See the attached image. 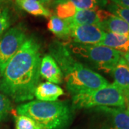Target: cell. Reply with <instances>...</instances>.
Masks as SVG:
<instances>
[{
  "label": "cell",
  "instance_id": "6da1fadb",
  "mask_svg": "<svg viewBox=\"0 0 129 129\" xmlns=\"http://www.w3.org/2000/svg\"><path fill=\"white\" fill-rule=\"evenodd\" d=\"M41 60L40 43L27 37L0 77V90L17 103L32 100L40 78Z\"/></svg>",
  "mask_w": 129,
  "mask_h": 129
},
{
  "label": "cell",
  "instance_id": "7a4b0ae2",
  "mask_svg": "<svg viewBox=\"0 0 129 129\" xmlns=\"http://www.w3.org/2000/svg\"><path fill=\"white\" fill-rule=\"evenodd\" d=\"M50 50L63 74L67 90L73 95L97 90L109 84L100 74L73 58L65 44L54 42Z\"/></svg>",
  "mask_w": 129,
  "mask_h": 129
},
{
  "label": "cell",
  "instance_id": "3957f363",
  "mask_svg": "<svg viewBox=\"0 0 129 129\" xmlns=\"http://www.w3.org/2000/svg\"><path fill=\"white\" fill-rule=\"evenodd\" d=\"M16 111L31 118L42 129H64L71 117L69 106L62 101H32L17 106Z\"/></svg>",
  "mask_w": 129,
  "mask_h": 129
},
{
  "label": "cell",
  "instance_id": "277c9868",
  "mask_svg": "<svg viewBox=\"0 0 129 129\" xmlns=\"http://www.w3.org/2000/svg\"><path fill=\"white\" fill-rule=\"evenodd\" d=\"M72 102L75 108H91L99 106L124 108L125 106L124 92L115 83L97 90L74 95Z\"/></svg>",
  "mask_w": 129,
  "mask_h": 129
},
{
  "label": "cell",
  "instance_id": "5b68a950",
  "mask_svg": "<svg viewBox=\"0 0 129 129\" xmlns=\"http://www.w3.org/2000/svg\"><path fill=\"white\" fill-rule=\"evenodd\" d=\"M71 53L88 60L96 68L111 73L122 57L119 52L100 45L69 43L65 45Z\"/></svg>",
  "mask_w": 129,
  "mask_h": 129
},
{
  "label": "cell",
  "instance_id": "8992f818",
  "mask_svg": "<svg viewBox=\"0 0 129 129\" xmlns=\"http://www.w3.org/2000/svg\"><path fill=\"white\" fill-rule=\"evenodd\" d=\"M27 36L21 26H16L7 30L0 36V77L7 64L18 52Z\"/></svg>",
  "mask_w": 129,
  "mask_h": 129
},
{
  "label": "cell",
  "instance_id": "52a82bcc",
  "mask_svg": "<svg viewBox=\"0 0 129 129\" xmlns=\"http://www.w3.org/2000/svg\"><path fill=\"white\" fill-rule=\"evenodd\" d=\"M70 37L75 43L97 45L103 40L106 33L97 24H69Z\"/></svg>",
  "mask_w": 129,
  "mask_h": 129
},
{
  "label": "cell",
  "instance_id": "ba28073f",
  "mask_svg": "<svg viewBox=\"0 0 129 129\" xmlns=\"http://www.w3.org/2000/svg\"><path fill=\"white\" fill-rule=\"evenodd\" d=\"M95 111L103 113L108 118L109 129H129V111L122 108L99 106Z\"/></svg>",
  "mask_w": 129,
  "mask_h": 129
},
{
  "label": "cell",
  "instance_id": "9c48e42d",
  "mask_svg": "<svg viewBox=\"0 0 129 129\" xmlns=\"http://www.w3.org/2000/svg\"><path fill=\"white\" fill-rule=\"evenodd\" d=\"M40 75L50 83L60 84L62 83L63 74L55 60L50 55H45L41 60Z\"/></svg>",
  "mask_w": 129,
  "mask_h": 129
},
{
  "label": "cell",
  "instance_id": "30bf717a",
  "mask_svg": "<svg viewBox=\"0 0 129 129\" xmlns=\"http://www.w3.org/2000/svg\"><path fill=\"white\" fill-rule=\"evenodd\" d=\"M95 45L110 47L123 55L129 51V35L106 32L103 40Z\"/></svg>",
  "mask_w": 129,
  "mask_h": 129
},
{
  "label": "cell",
  "instance_id": "8fae6325",
  "mask_svg": "<svg viewBox=\"0 0 129 129\" xmlns=\"http://www.w3.org/2000/svg\"><path fill=\"white\" fill-rule=\"evenodd\" d=\"M64 94V91L59 85L50 83H40L35 90L34 96L38 101L45 102H54Z\"/></svg>",
  "mask_w": 129,
  "mask_h": 129
},
{
  "label": "cell",
  "instance_id": "7c38bea8",
  "mask_svg": "<svg viewBox=\"0 0 129 129\" xmlns=\"http://www.w3.org/2000/svg\"><path fill=\"white\" fill-rule=\"evenodd\" d=\"M68 24H99L102 22L101 9L78 10L72 18L65 19Z\"/></svg>",
  "mask_w": 129,
  "mask_h": 129
},
{
  "label": "cell",
  "instance_id": "4fadbf2b",
  "mask_svg": "<svg viewBox=\"0 0 129 129\" xmlns=\"http://www.w3.org/2000/svg\"><path fill=\"white\" fill-rule=\"evenodd\" d=\"M105 32H112L124 35H129V25L120 17L114 14L98 24Z\"/></svg>",
  "mask_w": 129,
  "mask_h": 129
},
{
  "label": "cell",
  "instance_id": "5bb4252c",
  "mask_svg": "<svg viewBox=\"0 0 129 129\" xmlns=\"http://www.w3.org/2000/svg\"><path fill=\"white\" fill-rule=\"evenodd\" d=\"M111 73L115 80L114 83L125 93L129 89V64L123 57H120Z\"/></svg>",
  "mask_w": 129,
  "mask_h": 129
},
{
  "label": "cell",
  "instance_id": "9a60e30c",
  "mask_svg": "<svg viewBox=\"0 0 129 129\" xmlns=\"http://www.w3.org/2000/svg\"><path fill=\"white\" fill-rule=\"evenodd\" d=\"M15 2L20 9L34 16L51 17V12L39 1L35 0H15Z\"/></svg>",
  "mask_w": 129,
  "mask_h": 129
},
{
  "label": "cell",
  "instance_id": "2e32d148",
  "mask_svg": "<svg viewBox=\"0 0 129 129\" xmlns=\"http://www.w3.org/2000/svg\"><path fill=\"white\" fill-rule=\"evenodd\" d=\"M47 29L60 38H67L70 36V26L65 19L59 18L56 15L51 16L47 23Z\"/></svg>",
  "mask_w": 129,
  "mask_h": 129
},
{
  "label": "cell",
  "instance_id": "e0dca14e",
  "mask_svg": "<svg viewBox=\"0 0 129 129\" xmlns=\"http://www.w3.org/2000/svg\"><path fill=\"white\" fill-rule=\"evenodd\" d=\"M78 10L99 9L106 7L108 0H70Z\"/></svg>",
  "mask_w": 129,
  "mask_h": 129
},
{
  "label": "cell",
  "instance_id": "ac0fdd59",
  "mask_svg": "<svg viewBox=\"0 0 129 129\" xmlns=\"http://www.w3.org/2000/svg\"><path fill=\"white\" fill-rule=\"evenodd\" d=\"M56 16L62 19H68L72 18L78 12L72 2L70 0L57 4L55 8Z\"/></svg>",
  "mask_w": 129,
  "mask_h": 129
},
{
  "label": "cell",
  "instance_id": "d6986e66",
  "mask_svg": "<svg viewBox=\"0 0 129 129\" xmlns=\"http://www.w3.org/2000/svg\"><path fill=\"white\" fill-rule=\"evenodd\" d=\"M15 128L42 129L31 118L22 115H17L15 116Z\"/></svg>",
  "mask_w": 129,
  "mask_h": 129
},
{
  "label": "cell",
  "instance_id": "ffe728a7",
  "mask_svg": "<svg viewBox=\"0 0 129 129\" xmlns=\"http://www.w3.org/2000/svg\"><path fill=\"white\" fill-rule=\"evenodd\" d=\"M106 8L111 14H114L115 16L120 17V19H122L129 25V8L121 7L113 2L108 4L106 6Z\"/></svg>",
  "mask_w": 129,
  "mask_h": 129
},
{
  "label": "cell",
  "instance_id": "44dd1931",
  "mask_svg": "<svg viewBox=\"0 0 129 129\" xmlns=\"http://www.w3.org/2000/svg\"><path fill=\"white\" fill-rule=\"evenodd\" d=\"M11 25V16L9 9L3 5H0V36L9 29Z\"/></svg>",
  "mask_w": 129,
  "mask_h": 129
},
{
  "label": "cell",
  "instance_id": "7402d4cb",
  "mask_svg": "<svg viewBox=\"0 0 129 129\" xmlns=\"http://www.w3.org/2000/svg\"><path fill=\"white\" fill-rule=\"evenodd\" d=\"M12 108V102L8 97L0 93V123L5 120Z\"/></svg>",
  "mask_w": 129,
  "mask_h": 129
},
{
  "label": "cell",
  "instance_id": "603a6c76",
  "mask_svg": "<svg viewBox=\"0 0 129 129\" xmlns=\"http://www.w3.org/2000/svg\"><path fill=\"white\" fill-rule=\"evenodd\" d=\"M111 2L121 7L129 8V0H111Z\"/></svg>",
  "mask_w": 129,
  "mask_h": 129
},
{
  "label": "cell",
  "instance_id": "cb8c5ba5",
  "mask_svg": "<svg viewBox=\"0 0 129 129\" xmlns=\"http://www.w3.org/2000/svg\"><path fill=\"white\" fill-rule=\"evenodd\" d=\"M40 2L45 7V6H50L52 4H54L55 0H40Z\"/></svg>",
  "mask_w": 129,
  "mask_h": 129
},
{
  "label": "cell",
  "instance_id": "d4e9b609",
  "mask_svg": "<svg viewBox=\"0 0 129 129\" xmlns=\"http://www.w3.org/2000/svg\"><path fill=\"white\" fill-rule=\"evenodd\" d=\"M123 57L125 59V60L126 61V62L129 64V51L127 53H125V55H123Z\"/></svg>",
  "mask_w": 129,
  "mask_h": 129
},
{
  "label": "cell",
  "instance_id": "484cf974",
  "mask_svg": "<svg viewBox=\"0 0 129 129\" xmlns=\"http://www.w3.org/2000/svg\"><path fill=\"white\" fill-rule=\"evenodd\" d=\"M125 101H127L128 103V106H129V89L125 93Z\"/></svg>",
  "mask_w": 129,
  "mask_h": 129
},
{
  "label": "cell",
  "instance_id": "4316f807",
  "mask_svg": "<svg viewBox=\"0 0 129 129\" xmlns=\"http://www.w3.org/2000/svg\"><path fill=\"white\" fill-rule=\"evenodd\" d=\"M66 1H68V0H55L54 4L55 5H57V4H60V3L64 2H66Z\"/></svg>",
  "mask_w": 129,
  "mask_h": 129
},
{
  "label": "cell",
  "instance_id": "83f0119b",
  "mask_svg": "<svg viewBox=\"0 0 129 129\" xmlns=\"http://www.w3.org/2000/svg\"><path fill=\"white\" fill-rule=\"evenodd\" d=\"M7 0H0V5H2V4H5V2H7Z\"/></svg>",
  "mask_w": 129,
  "mask_h": 129
},
{
  "label": "cell",
  "instance_id": "f1b7e54d",
  "mask_svg": "<svg viewBox=\"0 0 129 129\" xmlns=\"http://www.w3.org/2000/svg\"><path fill=\"white\" fill-rule=\"evenodd\" d=\"M128 110L129 111V106H128Z\"/></svg>",
  "mask_w": 129,
  "mask_h": 129
},
{
  "label": "cell",
  "instance_id": "f546056e",
  "mask_svg": "<svg viewBox=\"0 0 129 129\" xmlns=\"http://www.w3.org/2000/svg\"><path fill=\"white\" fill-rule=\"evenodd\" d=\"M35 1H39L40 2V0H35Z\"/></svg>",
  "mask_w": 129,
  "mask_h": 129
}]
</instances>
